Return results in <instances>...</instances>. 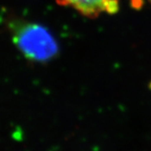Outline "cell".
I'll return each mask as SVG.
<instances>
[{
  "label": "cell",
  "mask_w": 151,
  "mask_h": 151,
  "mask_svg": "<svg viewBox=\"0 0 151 151\" xmlns=\"http://www.w3.org/2000/svg\"><path fill=\"white\" fill-rule=\"evenodd\" d=\"M62 6H70L84 16L96 18L102 13L115 14L119 10V0H56Z\"/></svg>",
  "instance_id": "obj_2"
},
{
  "label": "cell",
  "mask_w": 151,
  "mask_h": 151,
  "mask_svg": "<svg viewBox=\"0 0 151 151\" xmlns=\"http://www.w3.org/2000/svg\"><path fill=\"white\" fill-rule=\"evenodd\" d=\"M149 1H150V4H151V0H149Z\"/></svg>",
  "instance_id": "obj_3"
},
{
  "label": "cell",
  "mask_w": 151,
  "mask_h": 151,
  "mask_svg": "<svg viewBox=\"0 0 151 151\" xmlns=\"http://www.w3.org/2000/svg\"><path fill=\"white\" fill-rule=\"evenodd\" d=\"M9 28L13 42L29 60L45 63L59 54V45L55 38L43 25L19 20L10 24Z\"/></svg>",
  "instance_id": "obj_1"
}]
</instances>
